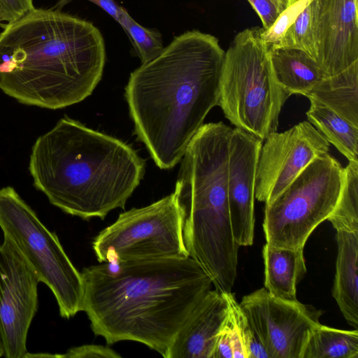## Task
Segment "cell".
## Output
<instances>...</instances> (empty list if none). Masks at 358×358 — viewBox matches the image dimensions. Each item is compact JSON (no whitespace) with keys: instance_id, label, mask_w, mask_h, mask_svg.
I'll return each instance as SVG.
<instances>
[{"instance_id":"obj_1","label":"cell","mask_w":358,"mask_h":358,"mask_svg":"<svg viewBox=\"0 0 358 358\" xmlns=\"http://www.w3.org/2000/svg\"><path fill=\"white\" fill-rule=\"evenodd\" d=\"M83 310L96 336L111 345L143 343L164 357L213 285L191 257L110 262L84 268Z\"/></svg>"},{"instance_id":"obj_2","label":"cell","mask_w":358,"mask_h":358,"mask_svg":"<svg viewBox=\"0 0 358 358\" xmlns=\"http://www.w3.org/2000/svg\"><path fill=\"white\" fill-rule=\"evenodd\" d=\"M224 53L214 36L188 31L131 73L124 96L134 134L161 169L180 162L219 106Z\"/></svg>"},{"instance_id":"obj_3","label":"cell","mask_w":358,"mask_h":358,"mask_svg":"<svg viewBox=\"0 0 358 358\" xmlns=\"http://www.w3.org/2000/svg\"><path fill=\"white\" fill-rule=\"evenodd\" d=\"M105 62L99 29L57 9L34 8L0 33V89L23 104L55 110L83 101Z\"/></svg>"},{"instance_id":"obj_4","label":"cell","mask_w":358,"mask_h":358,"mask_svg":"<svg viewBox=\"0 0 358 358\" xmlns=\"http://www.w3.org/2000/svg\"><path fill=\"white\" fill-rule=\"evenodd\" d=\"M145 162L124 141L64 116L32 146L35 188L65 213L101 220L124 208L145 174Z\"/></svg>"},{"instance_id":"obj_5","label":"cell","mask_w":358,"mask_h":358,"mask_svg":"<svg viewBox=\"0 0 358 358\" xmlns=\"http://www.w3.org/2000/svg\"><path fill=\"white\" fill-rule=\"evenodd\" d=\"M262 29L241 31L225 52L219 106L233 125L264 141L277 131L282 107L291 94L275 78Z\"/></svg>"},{"instance_id":"obj_6","label":"cell","mask_w":358,"mask_h":358,"mask_svg":"<svg viewBox=\"0 0 358 358\" xmlns=\"http://www.w3.org/2000/svg\"><path fill=\"white\" fill-rule=\"evenodd\" d=\"M0 228L52 291L61 317L83 310V282L54 231L10 186L0 189Z\"/></svg>"},{"instance_id":"obj_7","label":"cell","mask_w":358,"mask_h":358,"mask_svg":"<svg viewBox=\"0 0 358 358\" xmlns=\"http://www.w3.org/2000/svg\"><path fill=\"white\" fill-rule=\"evenodd\" d=\"M343 176L344 168L329 152L316 157L279 196L265 204L266 243L303 248L311 233L334 210Z\"/></svg>"},{"instance_id":"obj_8","label":"cell","mask_w":358,"mask_h":358,"mask_svg":"<svg viewBox=\"0 0 358 358\" xmlns=\"http://www.w3.org/2000/svg\"><path fill=\"white\" fill-rule=\"evenodd\" d=\"M92 248L99 263L189 257L174 193L120 214L95 237Z\"/></svg>"},{"instance_id":"obj_9","label":"cell","mask_w":358,"mask_h":358,"mask_svg":"<svg viewBox=\"0 0 358 358\" xmlns=\"http://www.w3.org/2000/svg\"><path fill=\"white\" fill-rule=\"evenodd\" d=\"M40 280L15 244L0 245V331L6 358H26L27 338L38 307Z\"/></svg>"},{"instance_id":"obj_10","label":"cell","mask_w":358,"mask_h":358,"mask_svg":"<svg viewBox=\"0 0 358 358\" xmlns=\"http://www.w3.org/2000/svg\"><path fill=\"white\" fill-rule=\"evenodd\" d=\"M330 143L311 123L303 121L283 132L270 134L259 152L255 197L268 204Z\"/></svg>"},{"instance_id":"obj_11","label":"cell","mask_w":358,"mask_h":358,"mask_svg":"<svg viewBox=\"0 0 358 358\" xmlns=\"http://www.w3.org/2000/svg\"><path fill=\"white\" fill-rule=\"evenodd\" d=\"M240 305L270 358H300L322 313L298 300L276 298L264 287L243 296Z\"/></svg>"},{"instance_id":"obj_12","label":"cell","mask_w":358,"mask_h":358,"mask_svg":"<svg viewBox=\"0 0 358 358\" xmlns=\"http://www.w3.org/2000/svg\"><path fill=\"white\" fill-rule=\"evenodd\" d=\"M263 141L232 129L229 152L228 202L234 238L239 246L253 244L257 166Z\"/></svg>"},{"instance_id":"obj_13","label":"cell","mask_w":358,"mask_h":358,"mask_svg":"<svg viewBox=\"0 0 358 358\" xmlns=\"http://www.w3.org/2000/svg\"><path fill=\"white\" fill-rule=\"evenodd\" d=\"M316 62L325 77L358 61L357 0H313Z\"/></svg>"},{"instance_id":"obj_14","label":"cell","mask_w":358,"mask_h":358,"mask_svg":"<svg viewBox=\"0 0 358 358\" xmlns=\"http://www.w3.org/2000/svg\"><path fill=\"white\" fill-rule=\"evenodd\" d=\"M227 313L224 293L210 289L179 329L164 357L212 358Z\"/></svg>"},{"instance_id":"obj_15","label":"cell","mask_w":358,"mask_h":358,"mask_svg":"<svg viewBox=\"0 0 358 358\" xmlns=\"http://www.w3.org/2000/svg\"><path fill=\"white\" fill-rule=\"evenodd\" d=\"M337 257L332 289L347 322L358 327V230H337Z\"/></svg>"},{"instance_id":"obj_16","label":"cell","mask_w":358,"mask_h":358,"mask_svg":"<svg viewBox=\"0 0 358 358\" xmlns=\"http://www.w3.org/2000/svg\"><path fill=\"white\" fill-rule=\"evenodd\" d=\"M262 255L264 288L276 298L297 300L296 285L306 272L303 248L278 247L266 243Z\"/></svg>"},{"instance_id":"obj_17","label":"cell","mask_w":358,"mask_h":358,"mask_svg":"<svg viewBox=\"0 0 358 358\" xmlns=\"http://www.w3.org/2000/svg\"><path fill=\"white\" fill-rule=\"evenodd\" d=\"M271 69L276 81L292 94L307 96L325 76L316 61L296 48H268Z\"/></svg>"},{"instance_id":"obj_18","label":"cell","mask_w":358,"mask_h":358,"mask_svg":"<svg viewBox=\"0 0 358 358\" xmlns=\"http://www.w3.org/2000/svg\"><path fill=\"white\" fill-rule=\"evenodd\" d=\"M306 96L358 127V61L338 74L324 78Z\"/></svg>"},{"instance_id":"obj_19","label":"cell","mask_w":358,"mask_h":358,"mask_svg":"<svg viewBox=\"0 0 358 358\" xmlns=\"http://www.w3.org/2000/svg\"><path fill=\"white\" fill-rule=\"evenodd\" d=\"M306 112L311 123L348 161L358 162V127L324 105L310 100Z\"/></svg>"},{"instance_id":"obj_20","label":"cell","mask_w":358,"mask_h":358,"mask_svg":"<svg viewBox=\"0 0 358 358\" xmlns=\"http://www.w3.org/2000/svg\"><path fill=\"white\" fill-rule=\"evenodd\" d=\"M300 358H358V331L320 324L309 334Z\"/></svg>"},{"instance_id":"obj_21","label":"cell","mask_w":358,"mask_h":358,"mask_svg":"<svg viewBox=\"0 0 358 358\" xmlns=\"http://www.w3.org/2000/svg\"><path fill=\"white\" fill-rule=\"evenodd\" d=\"M227 303L232 358H270L261 338L254 329L240 303L231 292H224Z\"/></svg>"},{"instance_id":"obj_22","label":"cell","mask_w":358,"mask_h":358,"mask_svg":"<svg viewBox=\"0 0 358 358\" xmlns=\"http://www.w3.org/2000/svg\"><path fill=\"white\" fill-rule=\"evenodd\" d=\"M337 230H358V162L344 168L343 182L336 206L328 217Z\"/></svg>"},{"instance_id":"obj_23","label":"cell","mask_w":358,"mask_h":358,"mask_svg":"<svg viewBox=\"0 0 358 358\" xmlns=\"http://www.w3.org/2000/svg\"><path fill=\"white\" fill-rule=\"evenodd\" d=\"M271 47L299 49L316 61L317 41L313 0L298 15L282 39Z\"/></svg>"},{"instance_id":"obj_24","label":"cell","mask_w":358,"mask_h":358,"mask_svg":"<svg viewBox=\"0 0 358 358\" xmlns=\"http://www.w3.org/2000/svg\"><path fill=\"white\" fill-rule=\"evenodd\" d=\"M119 24L130 38L141 63L152 59L164 48L160 33L155 29L141 26L129 15L127 10L123 13Z\"/></svg>"},{"instance_id":"obj_25","label":"cell","mask_w":358,"mask_h":358,"mask_svg":"<svg viewBox=\"0 0 358 358\" xmlns=\"http://www.w3.org/2000/svg\"><path fill=\"white\" fill-rule=\"evenodd\" d=\"M313 0H299L287 6L280 13L276 20L267 29L262 28V39L268 46L277 44L282 38L287 29L294 23L298 15Z\"/></svg>"},{"instance_id":"obj_26","label":"cell","mask_w":358,"mask_h":358,"mask_svg":"<svg viewBox=\"0 0 358 358\" xmlns=\"http://www.w3.org/2000/svg\"><path fill=\"white\" fill-rule=\"evenodd\" d=\"M49 357L117 358L121 357V355L108 347L90 344L71 348L64 354H50Z\"/></svg>"},{"instance_id":"obj_27","label":"cell","mask_w":358,"mask_h":358,"mask_svg":"<svg viewBox=\"0 0 358 358\" xmlns=\"http://www.w3.org/2000/svg\"><path fill=\"white\" fill-rule=\"evenodd\" d=\"M33 8V0H0V22L11 23Z\"/></svg>"},{"instance_id":"obj_28","label":"cell","mask_w":358,"mask_h":358,"mask_svg":"<svg viewBox=\"0 0 358 358\" xmlns=\"http://www.w3.org/2000/svg\"><path fill=\"white\" fill-rule=\"evenodd\" d=\"M212 358H232L231 333L227 315L217 334Z\"/></svg>"},{"instance_id":"obj_29","label":"cell","mask_w":358,"mask_h":358,"mask_svg":"<svg viewBox=\"0 0 358 358\" xmlns=\"http://www.w3.org/2000/svg\"><path fill=\"white\" fill-rule=\"evenodd\" d=\"M260 17L263 29H267L272 26L280 15L275 5L271 0H248Z\"/></svg>"},{"instance_id":"obj_30","label":"cell","mask_w":358,"mask_h":358,"mask_svg":"<svg viewBox=\"0 0 358 358\" xmlns=\"http://www.w3.org/2000/svg\"><path fill=\"white\" fill-rule=\"evenodd\" d=\"M72 0H59L55 8L57 7V10L61 9L65 5L69 3ZM93 3L96 4L101 8H102L105 12H106L109 15H110L114 20H115L118 23L120 20V18L126 10L124 8L119 6L114 0H87Z\"/></svg>"},{"instance_id":"obj_31","label":"cell","mask_w":358,"mask_h":358,"mask_svg":"<svg viewBox=\"0 0 358 358\" xmlns=\"http://www.w3.org/2000/svg\"><path fill=\"white\" fill-rule=\"evenodd\" d=\"M275 5L280 13L282 12L287 7V0H271Z\"/></svg>"},{"instance_id":"obj_32","label":"cell","mask_w":358,"mask_h":358,"mask_svg":"<svg viewBox=\"0 0 358 358\" xmlns=\"http://www.w3.org/2000/svg\"><path fill=\"white\" fill-rule=\"evenodd\" d=\"M0 357H4V345H3V338H2L1 331H0Z\"/></svg>"},{"instance_id":"obj_33","label":"cell","mask_w":358,"mask_h":358,"mask_svg":"<svg viewBox=\"0 0 358 358\" xmlns=\"http://www.w3.org/2000/svg\"><path fill=\"white\" fill-rule=\"evenodd\" d=\"M287 6L293 4L294 3L298 1L299 0H287Z\"/></svg>"}]
</instances>
